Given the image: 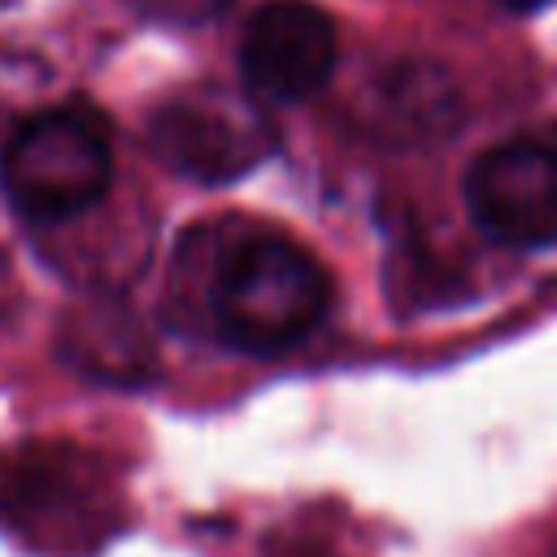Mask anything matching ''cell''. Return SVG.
<instances>
[{
	"label": "cell",
	"instance_id": "2",
	"mask_svg": "<svg viewBox=\"0 0 557 557\" xmlns=\"http://www.w3.org/2000/svg\"><path fill=\"white\" fill-rule=\"evenodd\" d=\"M0 183L26 222H65L87 213L113 183L104 122L83 104L39 109L4 144Z\"/></svg>",
	"mask_w": 557,
	"mask_h": 557
},
{
	"label": "cell",
	"instance_id": "3",
	"mask_svg": "<svg viewBox=\"0 0 557 557\" xmlns=\"http://www.w3.org/2000/svg\"><path fill=\"white\" fill-rule=\"evenodd\" d=\"M148 144L170 170L200 183H226L270 157L274 131L257 100L222 87H196L152 113Z\"/></svg>",
	"mask_w": 557,
	"mask_h": 557
},
{
	"label": "cell",
	"instance_id": "4",
	"mask_svg": "<svg viewBox=\"0 0 557 557\" xmlns=\"http://www.w3.org/2000/svg\"><path fill=\"white\" fill-rule=\"evenodd\" d=\"M466 209L496 244H557V148L540 139H505L483 148L466 170Z\"/></svg>",
	"mask_w": 557,
	"mask_h": 557
},
{
	"label": "cell",
	"instance_id": "5",
	"mask_svg": "<svg viewBox=\"0 0 557 557\" xmlns=\"http://www.w3.org/2000/svg\"><path fill=\"white\" fill-rule=\"evenodd\" d=\"M339 61V30L313 0H265L239 35V74L261 100H309Z\"/></svg>",
	"mask_w": 557,
	"mask_h": 557
},
{
	"label": "cell",
	"instance_id": "1",
	"mask_svg": "<svg viewBox=\"0 0 557 557\" xmlns=\"http://www.w3.org/2000/svg\"><path fill=\"white\" fill-rule=\"evenodd\" d=\"M326 265L287 235H252L213 278V322L226 344L274 357L305 344L331 313Z\"/></svg>",
	"mask_w": 557,
	"mask_h": 557
},
{
	"label": "cell",
	"instance_id": "6",
	"mask_svg": "<svg viewBox=\"0 0 557 557\" xmlns=\"http://www.w3.org/2000/svg\"><path fill=\"white\" fill-rule=\"evenodd\" d=\"M500 9H513V13H535V9H544L548 0H496Z\"/></svg>",
	"mask_w": 557,
	"mask_h": 557
}]
</instances>
